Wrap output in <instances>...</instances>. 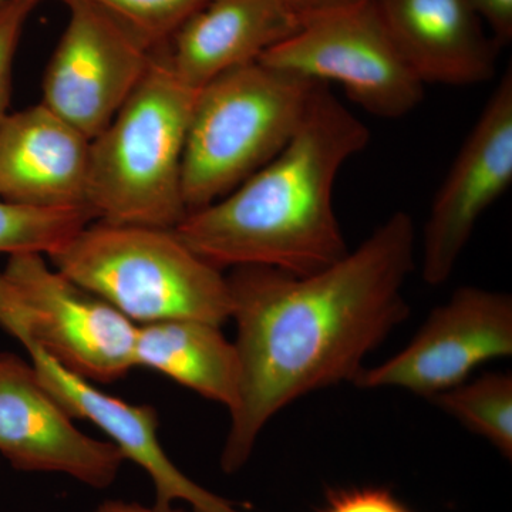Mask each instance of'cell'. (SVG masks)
Returning a JSON list of instances; mask_svg holds the SVG:
<instances>
[{
	"label": "cell",
	"instance_id": "obj_17",
	"mask_svg": "<svg viewBox=\"0 0 512 512\" xmlns=\"http://www.w3.org/2000/svg\"><path fill=\"white\" fill-rule=\"evenodd\" d=\"M444 412L512 457V376L485 373L433 397Z\"/></svg>",
	"mask_w": 512,
	"mask_h": 512
},
{
	"label": "cell",
	"instance_id": "obj_16",
	"mask_svg": "<svg viewBox=\"0 0 512 512\" xmlns=\"http://www.w3.org/2000/svg\"><path fill=\"white\" fill-rule=\"evenodd\" d=\"M134 365L156 370L228 412L237 406L241 367L237 348L221 326L194 319L140 325Z\"/></svg>",
	"mask_w": 512,
	"mask_h": 512
},
{
	"label": "cell",
	"instance_id": "obj_22",
	"mask_svg": "<svg viewBox=\"0 0 512 512\" xmlns=\"http://www.w3.org/2000/svg\"><path fill=\"white\" fill-rule=\"evenodd\" d=\"M485 28L500 49L512 39V0H471Z\"/></svg>",
	"mask_w": 512,
	"mask_h": 512
},
{
	"label": "cell",
	"instance_id": "obj_5",
	"mask_svg": "<svg viewBox=\"0 0 512 512\" xmlns=\"http://www.w3.org/2000/svg\"><path fill=\"white\" fill-rule=\"evenodd\" d=\"M316 83L256 60L198 90L183 160L187 212L225 197L284 150Z\"/></svg>",
	"mask_w": 512,
	"mask_h": 512
},
{
	"label": "cell",
	"instance_id": "obj_19",
	"mask_svg": "<svg viewBox=\"0 0 512 512\" xmlns=\"http://www.w3.org/2000/svg\"><path fill=\"white\" fill-rule=\"evenodd\" d=\"M86 2L103 9L120 20L150 49L167 46L171 37L191 16L204 9L211 0H60Z\"/></svg>",
	"mask_w": 512,
	"mask_h": 512
},
{
	"label": "cell",
	"instance_id": "obj_1",
	"mask_svg": "<svg viewBox=\"0 0 512 512\" xmlns=\"http://www.w3.org/2000/svg\"><path fill=\"white\" fill-rule=\"evenodd\" d=\"M416 228L390 215L353 251L308 275L242 266L227 276L241 384L221 453L224 473L251 458L262 430L289 404L355 382L367 355L409 316L404 285Z\"/></svg>",
	"mask_w": 512,
	"mask_h": 512
},
{
	"label": "cell",
	"instance_id": "obj_7",
	"mask_svg": "<svg viewBox=\"0 0 512 512\" xmlns=\"http://www.w3.org/2000/svg\"><path fill=\"white\" fill-rule=\"evenodd\" d=\"M18 326L60 365L90 382L134 369L136 323L86 291L42 254L9 255L0 272V328Z\"/></svg>",
	"mask_w": 512,
	"mask_h": 512
},
{
	"label": "cell",
	"instance_id": "obj_8",
	"mask_svg": "<svg viewBox=\"0 0 512 512\" xmlns=\"http://www.w3.org/2000/svg\"><path fill=\"white\" fill-rule=\"evenodd\" d=\"M66 6L69 20L47 64L42 104L92 141L136 90L156 50L97 6Z\"/></svg>",
	"mask_w": 512,
	"mask_h": 512
},
{
	"label": "cell",
	"instance_id": "obj_15",
	"mask_svg": "<svg viewBox=\"0 0 512 512\" xmlns=\"http://www.w3.org/2000/svg\"><path fill=\"white\" fill-rule=\"evenodd\" d=\"M298 26L286 0H211L174 33L165 56L181 82L200 90L222 73L256 62Z\"/></svg>",
	"mask_w": 512,
	"mask_h": 512
},
{
	"label": "cell",
	"instance_id": "obj_20",
	"mask_svg": "<svg viewBox=\"0 0 512 512\" xmlns=\"http://www.w3.org/2000/svg\"><path fill=\"white\" fill-rule=\"evenodd\" d=\"M42 0H0V121L8 114L13 62L32 10Z\"/></svg>",
	"mask_w": 512,
	"mask_h": 512
},
{
	"label": "cell",
	"instance_id": "obj_11",
	"mask_svg": "<svg viewBox=\"0 0 512 512\" xmlns=\"http://www.w3.org/2000/svg\"><path fill=\"white\" fill-rule=\"evenodd\" d=\"M37 377L32 363L0 353V454L15 470L57 473L94 490L110 487L123 467V453L77 429Z\"/></svg>",
	"mask_w": 512,
	"mask_h": 512
},
{
	"label": "cell",
	"instance_id": "obj_21",
	"mask_svg": "<svg viewBox=\"0 0 512 512\" xmlns=\"http://www.w3.org/2000/svg\"><path fill=\"white\" fill-rule=\"evenodd\" d=\"M325 512H410L389 491L366 488L346 491L330 500Z\"/></svg>",
	"mask_w": 512,
	"mask_h": 512
},
{
	"label": "cell",
	"instance_id": "obj_18",
	"mask_svg": "<svg viewBox=\"0 0 512 512\" xmlns=\"http://www.w3.org/2000/svg\"><path fill=\"white\" fill-rule=\"evenodd\" d=\"M94 220L87 207L35 208L0 200V254L50 255Z\"/></svg>",
	"mask_w": 512,
	"mask_h": 512
},
{
	"label": "cell",
	"instance_id": "obj_10",
	"mask_svg": "<svg viewBox=\"0 0 512 512\" xmlns=\"http://www.w3.org/2000/svg\"><path fill=\"white\" fill-rule=\"evenodd\" d=\"M512 183V72L508 69L437 191L421 239V275L441 286L453 275L484 212Z\"/></svg>",
	"mask_w": 512,
	"mask_h": 512
},
{
	"label": "cell",
	"instance_id": "obj_12",
	"mask_svg": "<svg viewBox=\"0 0 512 512\" xmlns=\"http://www.w3.org/2000/svg\"><path fill=\"white\" fill-rule=\"evenodd\" d=\"M5 332L18 339L43 386L73 419L92 421L119 447L126 460L146 471L156 491L157 508H173L177 501L191 512H245L185 476L158 440V416L151 406H137L104 393L93 382L76 375L49 355L25 330L10 326Z\"/></svg>",
	"mask_w": 512,
	"mask_h": 512
},
{
	"label": "cell",
	"instance_id": "obj_6",
	"mask_svg": "<svg viewBox=\"0 0 512 512\" xmlns=\"http://www.w3.org/2000/svg\"><path fill=\"white\" fill-rule=\"evenodd\" d=\"M258 60L312 82L339 83L379 119H402L424 97L423 82L387 32L375 0L306 13L291 36Z\"/></svg>",
	"mask_w": 512,
	"mask_h": 512
},
{
	"label": "cell",
	"instance_id": "obj_24",
	"mask_svg": "<svg viewBox=\"0 0 512 512\" xmlns=\"http://www.w3.org/2000/svg\"><path fill=\"white\" fill-rule=\"evenodd\" d=\"M350 2V0H286L289 8L301 18L306 13L315 12V10L329 8V6L340 5V3Z\"/></svg>",
	"mask_w": 512,
	"mask_h": 512
},
{
	"label": "cell",
	"instance_id": "obj_13",
	"mask_svg": "<svg viewBox=\"0 0 512 512\" xmlns=\"http://www.w3.org/2000/svg\"><path fill=\"white\" fill-rule=\"evenodd\" d=\"M90 144L42 103L6 114L0 121V200L35 208H90Z\"/></svg>",
	"mask_w": 512,
	"mask_h": 512
},
{
	"label": "cell",
	"instance_id": "obj_14",
	"mask_svg": "<svg viewBox=\"0 0 512 512\" xmlns=\"http://www.w3.org/2000/svg\"><path fill=\"white\" fill-rule=\"evenodd\" d=\"M387 32L423 82L476 86L493 79L500 47L471 0H375Z\"/></svg>",
	"mask_w": 512,
	"mask_h": 512
},
{
	"label": "cell",
	"instance_id": "obj_2",
	"mask_svg": "<svg viewBox=\"0 0 512 512\" xmlns=\"http://www.w3.org/2000/svg\"><path fill=\"white\" fill-rule=\"evenodd\" d=\"M370 141L369 128L316 83L284 150L208 207L188 212L177 237L215 268L264 266L308 275L348 254L333 191L343 165Z\"/></svg>",
	"mask_w": 512,
	"mask_h": 512
},
{
	"label": "cell",
	"instance_id": "obj_9",
	"mask_svg": "<svg viewBox=\"0 0 512 512\" xmlns=\"http://www.w3.org/2000/svg\"><path fill=\"white\" fill-rule=\"evenodd\" d=\"M512 355V298L461 286L430 312L409 345L386 362L365 367L359 389H400L433 399L466 382L494 359Z\"/></svg>",
	"mask_w": 512,
	"mask_h": 512
},
{
	"label": "cell",
	"instance_id": "obj_23",
	"mask_svg": "<svg viewBox=\"0 0 512 512\" xmlns=\"http://www.w3.org/2000/svg\"><path fill=\"white\" fill-rule=\"evenodd\" d=\"M90 512H191L184 510H177V508H157L156 505L153 507H146L138 503H128L123 500H107L101 503L99 507L94 508Z\"/></svg>",
	"mask_w": 512,
	"mask_h": 512
},
{
	"label": "cell",
	"instance_id": "obj_4",
	"mask_svg": "<svg viewBox=\"0 0 512 512\" xmlns=\"http://www.w3.org/2000/svg\"><path fill=\"white\" fill-rule=\"evenodd\" d=\"M46 258L137 326L174 319L222 326L231 318L227 276L174 229L92 221Z\"/></svg>",
	"mask_w": 512,
	"mask_h": 512
},
{
	"label": "cell",
	"instance_id": "obj_3",
	"mask_svg": "<svg viewBox=\"0 0 512 512\" xmlns=\"http://www.w3.org/2000/svg\"><path fill=\"white\" fill-rule=\"evenodd\" d=\"M164 47L90 144L87 205L97 220L174 229L188 214L183 160L198 90L175 76Z\"/></svg>",
	"mask_w": 512,
	"mask_h": 512
}]
</instances>
